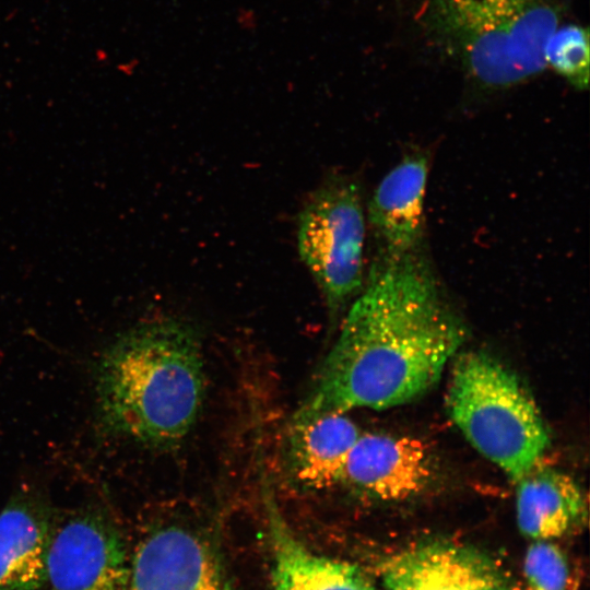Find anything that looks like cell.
<instances>
[{
	"mask_svg": "<svg viewBox=\"0 0 590 590\" xmlns=\"http://www.w3.org/2000/svg\"><path fill=\"white\" fill-rule=\"evenodd\" d=\"M205 389L199 333L177 318L117 335L95 369L101 430L152 448L177 446L201 412Z\"/></svg>",
	"mask_w": 590,
	"mask_h": 590,
	"instance_id": "2",
	"label": "cell"
},
{
	"mask_svg": "<svg viewBox=\"0 0 590 590\" xmlns=\"http://www.w3.org/2000/svg\"><path fill=\"white\" fill-rule=\"evenodd\" d=\"M465 337L420 250L380 256L294 420L411 402L438 382Z\"/></svg>",
	"mask_w": 590,
	"mask_h": 590,
	"instance_id": "1",
	"label": "cell"
},
{
	"mask_svg": "<svg viewBox=\"0 0 590 590\" xmlns=\"http://www.w3.org/2000/svg\"><path fill=\"white\" fill-rule=\"evenodd\" d=\"M517 483V524L529 540L553 541L586 519V498L568 474L536 465Z\"/></svg>",
	"mask_w": 590,
	"mask_h": 590,
	"instance_id": "13",
	"label": "cell"
},
{
	"mask_svg": "<svg viewBox=\"0 0 590 590\" xmlns=\"http://www.w3.org/2000/svg\"><path fill=\"white\" fill-rule=\"evenodd\" d=\"M428 448L416 438L359 434L339 484L378 500H402L423 492L433 477Z\"/></svg>",
	"mask_w": 590,
	"mask_h": 590,
	"instance_id": "8",
	"label": "cell"
},
{
	"mask_svg": "<svg viewBox=\"0 0 590 590\" xmlns=\"http://www.w3.org/2000/svg\"><path fill=\"white\" fill-rule=\"evenodd\" d=\"M544 58L546 64L575 87L583 90L589 81V34L579 25L557 27L548 38Z\"/></svg>",
	"mask_w": 590,
	"mask_h": 590,
	"instance_id": "15",
	"label": "cell"
},
{
	"mask_svg": "<svg viewBox=\"0 0 590 590\" xmlns=\"http://www.w3.org/2000/svg\"><path fill=\"white\" fill-rule=\"evenodd\" d=\"M523 576L528 590H566L567 557L553 541H532L524 554Z\"/></svg>",
	"mask_w": 590,
	"mask_h": 590,
	"instance_id": "16",
	"label": "cell"
},
{
	"mask_svg": "<svg viewBox=\"0 0 590 590\" xmlns=\"http://www.w3.org/2000/svg\"><path fill=\"white\" fill-rule=\"evenodd\" d=\"M262 493L273 557L272 590H376L371 578L356 564L304 545L282 517L267 483Z\"/></svg>",
	"mask_w": 590,
	"mask_h": 590,
	"instance_id": "12",
	"label": "cell"
},
{
	"mask_svg": "<svg viewBox=\"0 0 590 590\" xmlns=\"http://www.w3.org/2000/svg\"><path fill=\"white\" fill-rule=\"evenodd\" d=\"M378 570L388 590H511L488 554L452 541L406 547L382 559Z\"/></svg>",
	"mask_w": 590,
	"mask_h": 590,
	"instance_id": "7",
	"label": "cell"
},
{
	"mask_svg": "<svg viewBox=\"0 0 590 590\" xmlns=\"http://www.w3.org/2000/svg\"><path fill=\"white\" fill-rule=\"evenodd\" d=\"M131 563L118 527L99 506L54 520L46 555L47 590H130Z\"/></svg>",
	"mask_w": 590,
	"mask_h": 590,
	"instance_id": "6",
	"label": "cell"
},
{
	"mask_svg": "<svg viewBox=\"0 0 590 590\" xmlns=\"http://www.w3.org/2000/svg\"><path fill=\"white\" fill-rule=\"evenodd\" d=\"M45 495L22 485L0 511V590H42L54 524Z\"/></svg>",
	"mask_w": 590,
	"mask_h": 590,
	"instance_id": "10",
	"label": "cell"
},
{
	"mask_svg": "<svg viewBox=\"0 0 590 590\" xmlns=\"http://www.w3.org/2000/svg\"><path fill=\"white\" fill-rule=\"evenodd\" d=\"M130 590H223L205 542L179 526H163L139 544Z\"/></svg>",
	"mask_w": 590,
	"mask_h": 590,
	"instance_id": "9",
	"label": "cell"
},
{
	"mask_svg": "<svg viewBox=\"0 0 590 590\" xmlns=\"http://www.w3.org/2000/svg\"><path fill=\"white\" fill-rule=\"evenodd\" d=\"M365 231L361 190L345 175L329 176L299 213L298 253L331 314L363 290Z\"/></svg>",
	"mask_w": 590,
	"mask_h": 590,
	"instance_id": "5",
	"label": "cell"
},
{
	"mask_svg": "<svg viewBox=\"0 0 590 590\" xmlns=\"http://www.w3.org/2000/svg\"><path fill=\"white\" fill-rule=\"evenodd\" d=\"M427 177V156L412 153L377 186L368 204V220L380 245V256L398 257L420 250Z\"/></svg>",
	"mask_w": 590,
	"mask_h": 590,
	"instance_id": "11",
	"label": "cell"
},
{
	"mask_svg": "<svg viewBox=\"0 0 590 590\" xmlns=\"http://www.w3.org/2000/svg\"><path fill=\"white\" fill-rule=\"evenodd\" d=\"M446 403L468 441L515 482L539 465L548 448L550 435L533 399L488 354L458 356Z\"/></svg>",
	"mask_w": 590,
	"mask_h": 590,
	"instance_id": "3",
	"label": "cell"
},
{
	"mask_svg": "<svg viewBox=\"0 0 590 590\" xmlns=\"http://www.w3.org/2000/svg\"><path fill=\"white\" fill-rule=\"evenodd\" d=\"M359 434L345 413L293 420L288 461L295 480L311 489L339 484L346 458Z\"/></svg>",
	"mask_w": 590,
	"mask_h": 590,
	"instance_id": "14",
	"label": "cell"
},
{
	"mask_svg": "<svg viewBox=\"0 0 590 590\" xmlns=\"http://www.w3.org/2000/svg\"><path fill=\"white\" fill-rule=\"evenodd\" d=\"M438 34L471 76L507 87L542 72L558 27L552 0H433Z\"/></svg>",
	"mask_w": 590,
	"mask_h": 590,
	"instance_id": "4",
	"label": "cell"
}]
</instances>
